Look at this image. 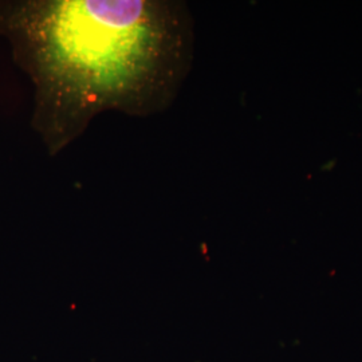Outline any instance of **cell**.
Instances as JSON below:
<instances>
[{
  "mask_svg": "<svg viewBox=\"0 0 362 362\" xmlns=\"http://www.w3.org/2000/svg\"><path fill=\"white\" fill-rule=\"evenodd\" d=\"M0 37L34 83L33 128L62 152L105 110L168 109L187 61V27L169 0H0Z\"/></svg>",
  "mask_w": 362,
  "mask_h": 362,
  "instance_id": "cell-1",
  "label": "cell"
},
{
  "mask_svg": "<svg viewBox=\"0 0 362 362\" xmlns=\"http://www.w3.org/2000/svg\"><path fill=\"white\" fill-rule=\"evenodd\" d=\"M334 163H336V161H332V163H329V164H326V165H325L324 168H322V170H329V169L333 168V165H334Z\"/></svg>",
  "mask_w": 362,
  "mask_h": 362,
  "instance_id": "cell-2",
  "label": "cell"
}]
</instances>
